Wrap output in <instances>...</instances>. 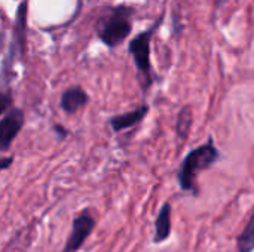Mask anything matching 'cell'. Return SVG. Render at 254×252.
<instances>
[{"label":"cell","instance_id":"9","mask_svg":"<svg viewBox=\"0 0 254 252\" xmlns=\"http://www.w3.org/2000/svg\"><path fill=\"white\" fill-rule=\"evenodd\" d=\"M171 235V205L164 203L155 221V242L161 244Z\"/></svg>","mask_w":254,"mask_h":252},{"label":"cell","instance_id":"12","mask_svg":"<svg viewBox=\"0 0 254 252\" xmlns=\"http://www.w3.org/2000/svg\"><path fill=\"white\" fill-rule=\"evenodd\" d=\"M12 160H13L12 157H3V159H1V169H6V168L12 163Z\"/></svg>","mask_w":254,"mask_h":252},{"label":"cell","instance_id":"8","mask_svg":"<svg viewBox=\"0 0 254 252\" xmlns=\"http://www.w3.org/2000/svg\"><path fill=\"white\" fill-rule=\"evenodd\" d=\"M147 111H149V107H147V105H141V107H138L137 110L124 113V114L113 116V117L110 119V126L113 128V131L121 132V131H124V129H128V128H131V126H135L137 123H140V122L146 117Z\"/></svg>","mask_w":254,"mask_h":252},{"label":"cell","instance_id":"6","mask_svg":"<svg viewBox=\"0 0 254 252\" xmlns=\"http://www.w3.org/2000/svg\"><path fill=\"white\" fill-rule=\"evenodd\" d=\"M94 226H95V220H94L88 212L79 214V215L73 220L71 232H70V236H68V239H67V244H65L64 252L77 251V250L83 245V242L88 239V236L92 233Z\"/></svg>","mask_w":254,"mask_h":252},{"label":"cell","instance_id":"2","mask_svg":"<svg viewBox=\"0 0 254 252\" xmlns=\"http://www.w3.org/2000/svg\"><path fill=\"white\" fill-rule=\"evenodd\" d=\"M219 150L216 149L213 140H208L207 144L192 150L186 159L182 163V168L179 171V184L183 190L192 192L193 195H198L196 187V178L201 171L208 169L213 163L219 160Z\"/></svg>","mask_w":254,"mask_h":252},{"label":"cell","instance_id":"7","mask_svg":"<svg viewBox=\"0 0 254 252\" xmlns=\"http://www.w3.org/2000/svg\"><path fill=\"white\" fill-rule=\"evenodd\" d=\"M86 102H88V95L80 86H73V88L65 89L60 100L61 108L68 114L79 111L80 108L86 105Z\"/></svg>","mask_w":254,"mask_h":252},{"label":"cell","instance_id":"5","mask_svg":"<svg viewBox=\"0 0 254 252\" xmlns=\"http://www.w3.org/2000/svg\"><path fill=\"white\" fill-rule=\"evenodd\" d=\"M24 125V113L21 108L10 107L7 111H4L1 122H0V149L1 151H6L18 132L21 131Z\"/></svg>","mask_w":254,"mask_h":252},{"label":"cell","instance_id":"3","mask_svg":"<svg viewBox=\"0 0 254 252\" xmlns=\"http://www.w3.org/2000/svg\"><path fill=\"white\" fill-rule=\"evenodd\" d=\"M164 21V13L153 22L147 30L138 33L134 39H131L128 45V50L134 58L135 67L138 70V74L143 77L141 79V88H149L152 83V65H150V43L152 37L159 28V25Z\"/></svg>","mask_w":254,"mask_h":252},{"label":"cell","instance_id":"10","mask_svg":"<svg viewBox=\"0 0 254 252\" xmlns=\"http://www.w3.org/2000/svg\"><path fill=\"white\" fill-rule=\"evenodd\" d=\"M238 251L240 252H253L254 251V212L247 224V227L243 230V233L237 239Z\"/></svg>","mask_w":254,"mask_h":252},{"label":"cell","instance_id":"1","mask_svg":"<svg viewBox=\"0 0 254 252\" xmlns=\"http://www.w3.org/2000/svg\"><path fill=\"white\" fill-rule=\"evenodd\" d=\"M134 7L128 4H116L107 7L106 13L97 24L98 39L110 49L119 46L132 30Z\"/></svg>","mask_w":254,"mask_h":252},{"label":"cell","instance_id":"4","mask_svg":"<svg viewBox=\"0 0 254 252\" xmlns=\"http://www.w3.org/2000/svg\"><path fill=\"white\" fill-rule=\"evenodd\" d=\"M27 4L28 0H22L16 9L15 15V24H13V33H12V40L9 46V52L6 53L1 65V76H3V83L7 79L9 70H12L13 64L16 59L21 58L22 50H24V43H25V25H27Z\"/></svg>","mask_w":254,"mask_h":252},{"label":"cell","instance_id":"11","mask_svg":"<svg viewBox=\"0 0 254 252\" xmlns=\"http://www.w3.org/2000/svg\"><path fill=\"white\" fill-rule=\"evenodd\" d=\"M190 126H192V108L189 105H186L182 108V111L179 113V117H177V125H176L177 135L182 140H186L190 132Z\"/></svg>","mask_w":254,"mask_h":252}]
</instances>
